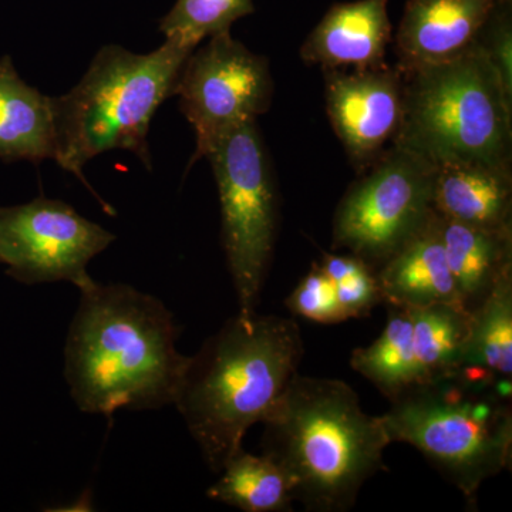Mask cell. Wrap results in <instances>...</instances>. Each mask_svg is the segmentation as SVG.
Returning <instances> with one entry per match:
<instances>
[{
  "label": "cell",
  "mask_w": 512,
  "mask_h": 512,
  "mask_svg": "<svg viewBox=\"0 0 512 512\" xmlns=\"http://www.w3.org/2000/svg\"><path fill=\"white\" fill-rule=\"evenodd\" d=\"M64 348V377L76 406L111 417L119 410L174 404L190 356L160 299L124 284L82 289Z\"/></svg>",
  "instance_id": "obj_1"
},
{
  "label": "cell",
  "mask_w": 512,
  "mask_h": 512,
  "mask_svg": "<svg viewBox=\"0 0 512 512\" xmlns=\"http://www.w3.org/2000/svg\"><path fill=\"white\" fill-rule=\"evenodd\" d=\"M303 353L295 319L234 316L190 356L174 400L205 463L220 473L298 373Z\"/></svg>",
  "instance_id": "obj_2"
},
{
  "label": "cell",
  "mask_w": 512,
  "mask_h": 512,
  "mask_svg": "<svg viewBox=\"0 0 512 512\" xmlns=\"http://www.w3.org/2000/svg\"><path fill=\"white\" fill-rule=\"evenodd\" d=\"M261 424L262 454L282 468L293 498L309 511L350 510L392 443L382 417L367 414L349 384L299 373Z\"/></svg>",
  "instance_id": "obj_3"
},
{
  "label": "cell",
  "mask_w": 512,
  "mask_h": 512,
  "mask_svg": "<svg viewBox=\"0 0 512 512\" xmlns=\"http://www.w3.org/2000/svg\"><path fill=\"white\" fill-rule=\"evenodd\" d=\"M511 377L458 367L390 400V440L410 444L476 504L481 485L512 460Z\"/></svg>",
  "instance_id": "obj_4"
},
{
  "label": "cell",
  "mask_w": 512,
  "mask_h": 512,
  "mask_svg": "<svg viewBox=\"0 0 512 512\" xmlns=\"http://www.w3.org/2000/svg\"><path fill=\"white\" fill-rule=\"evenodd\" d=\"M195 49L171 39L148 55L116 45L101 47L77 86L52 97L55 161L83 181L107 214L114 211L84 178V165L100 154L124 150L136 154L151 170V120L158 107L174 96L185 60Z\"/></svg>",
  "instance_id": "obj_5"
},
{
  "label": "cell",
  "mask_w": 512,
  "mask_h": 512,
  "mask_svg": "<svg viewBox=\"0 0 512 512\" xmlns=\"http://www.w3.org/2000/svg\"><path fill=\"white\" fill-rule=\"evenodd\" d=\"M402 73L403 117L393 144L433 165H511L512 99L480 47Z\"/></svg>",
  "instance_id": "obj_6"
},
{
  "label": "cell",
  "mask_w": 512,
  "mask_h": 512,
  "mask_svg": "<svg viewBox=\"0 0 512 512\" xmlns=\"http://www.w3.org/2000/svg\"><path fill=\"white\" fill-rule=\"evenodd\" d=\"M205 158L211 163L221 204V239L238 316L256 315L278 229V194L256 120L218 138Z\"/></svg>",
  "instance_id": "obj_7"
},
{
  "label": "cell",
  "mask_w": 512,
  "mask_h": 512,
  "mask_svg": "<svg viewBox=\"0 0 512 512\" xmlns=\"http://www.w3.org/2000/svg\"><path fill=\"white\" fill-rule=\"evenodd\" d=\"M434 171L407 148L384 150L339 202L333 248L348 249L377 271L436 212Z\"/></svg>",
  "instance_id": "obj_8"
},
{
  "label": "cell",
  "mask_w": 512,
  "mask_h": 512,
  "mask_svg": "<svg viewBox=\"0 0 512 512\" xmlns=\"http://www.w3.org/2000/svg\"><path fill=\"white\" fill-rule=\"evenodd\" d=\"M174 96L180 97L181 113L195 131L192 165L231 128L269 110L274 97L269 60L231 32L218 33L185 60Z\"/></svg>",
  "instance_id": "obj_9"
},
{
  "label": "cell",
  "mask_w": 512,
  "mask_h": 512,
  "mask_svg": "<svg viewBox=\"0 0 512 512\" xmlns=\"http://www.w3.org/2000/svg\"><path fill=\"white\" fill-rule=\"evenodd\" d=\"M116 235L82 217L72 205L37 197L0 208V264L25 285L70 282L82 291L94 284L90 261Z\"/></svg>",
  "instance_id": "obj_10"
},
{
  "label": "cell",
  "mask_w": 512,
  "mask_h": 512,
  "mask_svg": "<svg viewBox=\"0 0 512 512\" xmlns=\"http://www.w3.org/2000/svg\"><path fill=\"white\" fill-rule=\"evenodd\" d=\"M326 111L336 136L359 173L382 156L399 133L403 73L399 67L325 70Z\"/></svg>",
  "instance_id": "obj_11"
},
{
  "label": "cell",
  "mask_w": 512,
  "mask_h": 512,
  "mask_svg": "<svg viewBox=\"0 0 512 512\" xmlns=\"http://www.w3.org/2000/svg\"><path fill=\"white\" fill-rule=\"evenodd\" d=\"M500 0H407L396 35L400 70L447 62L476 43Z\"/></svg>",
  "instance_id": "obj_12"
},
{
  "label": "cell",
  "mask_w": 512,
  "mask_h": 512,
  "mask_svg": "<svg viewBox=\"0 0 512 512\" xmlns=\"http://www.w3.org/2000/svg\"><path fill=\"white\" fill-rule=\"evenodd\" d=\"M387 5L389 0H355L333 5L303 43V62L323 70L386 66V50L392 42Z\"/></svg>",
  "instance_id": "obj_13"
},
{
  "label": "cell",
  "mask_w": 512,
  "mask_h": 512,
  "mask_svg": "<svg viewBox=\"0 0 512 512\" xmlns=\"http://www.w3.org/2000/svg\"><path fill=\"white\" fill-rule=\"evenodd\" d=\"M376 272L382 302L386 305L409 309L436 303L460 305L447 264L441 217L437 212Z\"/></svg>",
  "instance_id": "obj_14"
},
{
  "label": "cell",
  "mask_w": 512,
  "mask_h": 512,
  "mask_svg": "<svg viewBox=\"0 0 512 512\" xmlns=\"http://www.w3.org/2000/svg\"><path fill=\"white\" fill-rule=\"evenodd\" d=\"M434 167L437 214L474 227H512L511 165L467 161Z\"/></svg>",
  "instance_id": "obj_15"
},
{
  "label": "cell",
  "mask_w": 512,
  "mask_h": 512,
  "mask_svg": "<svg viewBox=\"0 0 512 512\" xmlns=\"http://www.w3.org/2000/svg\"><path fill=\"white\" fill-rule=\"evenodd\" d=\"M56 158L52 97L23 82L10 56L0 59V160L40 164Z\"/></svg>",
  "instance_id": "obj_16"
},
{
  "label": "cell",
  "mask_w": 512,
  "mask_h": 512,
  "mask_svg": "<svg viewBox=\"0 0 512 512\" xmlns=\"http://www.w3.org/2000/svg\"><path fill=\"white\" fill-rule=\"evenodd\" d=\"M441 235L458 301L471 312L512 271V227H474L441 217Z\"/></svg>",
  "instance_id": "obj_17"
},
{
  "label": "cell",
  "mask_w": 512,
  "mask_h": 512,
  "mask_svg": "<svg viewBox=\"0 0 512 512\" xmlns=\"http://www.w3.org/2000/svg\"><path fill=\"white\" fill-rule=\"evenodd\" d=\"M389 315L382 335L366 348L353 350L350 366L392 400L421 383L413 342L409 308L387 305Z\"/></svg>",
  "instance_id": "obj_18"
},
{
  "label": "cell",
  "mask_w": 512,
  "mask_h": 512,
  "mask_svg": "<svg viewBox=\"0 0 512 512\" xmlns=\"http://www.w3.org/2000/svg\"><path fill=\"white\" fill-rule=\"evenodd\" d=\"M220 473V480L208 488L211 500L247 512L292 511L295 498L288 477L265 454L254 456L241 448Z\"/></svg>",
  "instance_id": "obj_19"
},
{
  "label": "cell",
  "mask_w": 512,
  "mask_h": 512,
  "mask_svg": "<svg viewBox=\"0 0 512 512\" xmlns=\"http://www.w3.org/2000/svg\"><path fill=\"white\" fill-rule=\"evenodd\" d=\"M460 367L512 376V271L501 276L487 298L470 312Z\"/></svg>",
  "instance_id": "obj_20"
},
{
  "label": "cell",
  "mask_w": 512,
  "mask_h": 512,
  "mask_svg": "<svg viewBox=\"0 0 512 512\" xmlns=\"http://www.w3.org/2000/svg\"><path fill=\"white\" fill-rule=\"evenodd\" d=\"M410 312L421 382L458 369L466 345L470 312L458 303H436Z\"/></svg>",
  "instance_id": "obj_21"
},
{
  "label": "cell",
  "mask_w": 512,
  "mask_h": 512,
  "mask_svg": "<svg viewBox=\"0 0 512 512\" xmlns=\"http://www.w3.org/2000/svg\"><path fill=\"white\" fill-rule=\"evenodd\" d=\"M254 12V0H177L161 19L160 32L195 49L204 39L231 32L238 19Z\"/></svg>",
  "instance_id": "obj_22"
},
{
  "label": "cell",
  "mask_w": 512,
  "mask_h": 512,
  "mask_svg": "<svg viewBox=\"0 0 512 512\" xmlns=\"http://www.w3.org/2000/svg\"><path fill=\"white\" fill-rule=\"evenodd\" d=\"M318 264L335 286L346 320L363 318L382 303L376 269L359 256L323 254Z\"/></svg>",
  "instance_id": "obj_23"
},
{
  "label": "cell",
  "mask_w": 512,
  "mask_h": 512,
  "mask_svg": "<svg viewBox=\"0 0 512 512\" xmlns=\"http://www.w3.org/2000/svg\"><path fill=\"white\" fill-rule=\"evenodd\" d=\"M285 303L293 315L322 325H333L346 320L336 299L335 286L318 262L303 276Z\"/></svg>",
  "instance_id": "obj_24"
},
{
  "label": "cell",
  "mask_w": 512,
  "mask_h": 512,
  "mask_svg": "<svg viewBox=\"0 0 512 512\" xmlns=\"http://www.w3.org/2000/svg\"><path fill=\"white\" fill-rule=\"evenodd\" d=\"M500 76L512 99V0H500L485 20L476 43Z\"/></svg>",
  "instance_id": "obj_25"
}]
</instances>
